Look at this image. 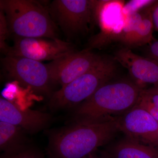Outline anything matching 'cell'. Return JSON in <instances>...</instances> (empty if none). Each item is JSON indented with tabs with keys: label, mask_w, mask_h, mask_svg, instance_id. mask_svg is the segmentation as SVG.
Segmentation results:
<instances>
[{
	"label": "cell",
	"mask_w": 158,
	"mask_h": 158,
	"mask_svg": "<svg viewBox=\"0 0 158 158\" xmlns=\"http://www.w3.org/2000/svg\"><path fill=\"white\" fill-rule=\"evenodd\" d=\"M10 34L23 38L59 39L46 7L32 0H1Z\"/></svg>",
	"instance_id": "obj_3"
},
{
	"label": "cell",
	"mask_w": 158,
	"mask_h": 158,
	"mask_svg": "<svg viewBox=\"0 0 158 158\" xmlns=\"http://www.w3.org/2000/svg\"><path fill=\"white\" fill-rule=\"evenodd\" d=\"M104 59L88 49L75 51L48 64L52 81L63 87L96 67Z\"/></svg>",
	"instance_id": "obj_9"
},
{
	"label": "cell",
	"mask_w": 158,
	"mask_h": 158,
	"mask_svg": "<svg viewBox=\"0 0 158 158\" xmlns=\"http://www.w3.org/2000/svg\"><path fill=\"white\" fill-rule=\"evenodd\" d=\"M52 119L49 113L22 109L11 101L0 98V121L19 127L26 132L35 134L47 128Z\"/></svg>",
	"instance_id": "obj_11"
},
{
	"label": "cell",
	"mask_w": 158,
	"mask_h": 158,
	"mask_svg": "<svg viewBox=\"0 0 158 158\" xmlns=\"http://www.w3.org/2000/svg\"><path fill=\"white\" fill-rule=\"evenodd\" d=\"M119 130L118 118L90 123H73L49 137L51 158H86L108 143Z\"/></svg>",
	"instance_id": "obj_1"
},
{
	"label": "cell",
	"mask_w": 158,
	"mask_h": 158,
	"mask_svg": "<svg viewBox=\"0 0 158 158\" xmlns=\"http://www.w3.org/2000/svg\"><path fill=\"white\" fill-rule=\"evenodd\" d=\"M150 89L152 90V91H154V92L158 94V86H154V87L150 88Z\"/></svg>",
	"instance_id": "obj_23"
},
{
	"label": "cell",
	"mask_w": 158,
	"mask_h": 158,
	"mask_svg": "<svg viewBox=\"0 0 158 158\" xmlns=\"http://www.w3.org/2000/svg\"><path fill=\"white\" fill-rule=\"evenodd\" d=\"M3 72L7 77L34 92L49 95L50 71L48 64L22 57L6 56L1 59Z\"/></svg>",
	"instance_id": "obj_7"
},
{
	"label": "cell",
	"mask_w": 158,
	"mask_h": 158,
	"mask_svg": "<svg viewBox=\"0 0 158 158\" xmlns=\"http://www.w3.org/2000/svg\"><path fill=\"white\" fill-rule=\"evenodd\" d=\"M95 0H55L46 7L56 25L68 38L88 32L94 21Z\"/></svg>",
	"instance_id": "obj_6"
},
{
	"label": "cell",
	"mask_w": 158,
	"mask_h": 158,
	"mask_svg": "<svg viewBox=\"0 0 158 158\" xmlns=\"http://www.w3.org/2000/svg\"><path fill=\"white\" fill-rule=\"evenodd\" d=\"M86 158H105L103 157H99L98 156H97L94 155V154L93 153L92 154L90 155V156H88Z\"/></svg>",
	"instance_id": "obj_22"
},
{
	"label": "cell",
	"mask_w": 158,
	"mask_h": 158,
	"mask_svg": "<svg viewBox=\"0 0 158 158\" xmlns=\"http://www.w3.org/2000/svg\"><path fill=\"white\" fill-rule=\"evenodd\" d=\"M145 110L158 121V94L150 89L142 90L135 106Z\"/></svg>",
	"instance_id": "obj_17"
},
{
	"label": "cell",
	"mask_w": 158,
	"mask_h": 158,
	"mask_svg": "<svg viewBox=\"0 0 158 158\" xmlns=\"http://www.w3.org/2000/svg\"><path fill=\"white\" fill-rule=\"evenodd\" d=\"M24 132L19 127L0 121V150L2 154L13 153L28 147Z\"/></svg>",
	"instance_id": "obj_13"
},
{
	"label": "cell",
	"mask_w": 158,
	"mask_h": 158,
	"mask_svg": "<svg viewBox=\"0 0 158 158\" xmlns=\"http://www.w3.org/2000/svg\"><path fill=\"white\" fill-rule=\"evenodd\" d=\"M1 158H44V156L39 150L29 146L18 152L9 154H2Z\"/></svg>",
	"instance_id": "obj_19"
},
{
	"label": "cell",
	"mask_w": 158,
	"mask_h": 158,
	"mask_svg": "<svg viewBox=\"0 0 158 158\" xmlns=\"http://www.w3.org/2000/svg\"><path fill=\"white\" fill-rule=\"evenodd\" d=\"M143 12V8L128 12L127 21L118 41L129 46L131 40L142 19Z\"/></svg>",
	"instance_id": "obj_16"
},
{
	"label": "cell",
	"mask_w": 158,
	"mask_h": 158,
	"mask_svg": "<svg viewBox=\"0 0 158 158\" xmlns=\"http://www.w3.org/2000/svg\"><path fill=\"white\" fill-rule=\"evenodd\" d=\"M115 60L127 69L134 82L141 88L158 86V63L154 60L138 56L129 48L117 51Z\"/></svg>",
	"instance_id": "obj_12"
},
{
	"label": "cell",
	"mask_w": 158,
	"mask_h": 158,
	"mask_svg": "<svg viewBox=\"0 0 158 158\" xmlns=\"http://www.w3.org/2000/svg\"><path fill=\"white\" fill-rule=\"evenodd\" d=\"M143 88L130 81L106 83L78 106L73 123L101 122L124 114L136 106Z\"/></svg>",
	"instance_id": "obj_2"
},
{
	"label": "cell",
	"mask_w": 158,
	"mask_h": 158,
	"mask_svg": "<svg viewBox=\"0 0 158 158\" xmlns=\"http://www.w3.org/2000/svg\"><path fill=\"white\" fill-rule=\"evenodd\" d=\"M152 3L143 8V16L131 40L130 47L144 45L150 43L153 40L154 27L151 11Z\"/></svg>",
	"instance_id": "obj_15"
},
{
	"label": "cell",
	"mask_w": 158,
	"mask_h": 158,
	"mask_svg": "<svg viewBox=\"0 0 158 158\" xmlns=\"http://www.w3.org/2000/svg\"><path fill=\"white\" fill-rule=\"evenodd\" d=\"M113 158H158V149L127 138L118 142L112 150Z\"/></svg>",
	"instance_id": "obj_14"
},
{
	"label": "cell",
	"mask_w": 158,
	"mask_h": 158,
	"mask_svg": "<svg viewBox=\"0 0 158 158\" xmlns=\"http://www.w3.org/2000/svg\"><path fill=\"white\" fill-rule=\"evenodd\" d=\"M76 51L70 43L59 39L14 37V44L9 48L6 56L22 57L38 61L62 58Z\"/></svg>",
	"instance_id": "obj_8"
},
{
	"label": "cell",
	"mask_w": 158,
	"mask_h": 158,
	"mask_svg": "<svg viewBox=\"0 0 158 158\" xmlns=\"http://www.w3.org/2000/svg\"><path fill=\"white\" fill-rule=\"evenodd\" d=\"M151 11L154 27L158 31V1H154L151 4Z\"/></svg>",
	"instance_id": "obj_20"
},
{
	"label": "cell",
	"mask_w": 158,
	"mask_h": 158,
	"mask_svg": "<svg viewBox=\"0 0 158 158\" xmlns=\"http://www.w3.org/2000/svg\"><path fill=\"white\" fill-rule=\"evenodd\" d=\"M116 69L114 61L104 58L96 67L54 92L50 100V106L59 109L78 106L109 82Z\"/></svg>",
	"instance_id": "obj_4"
},
{
	"label": "cell",
	"mask_w": 158,
	"mask_h": 158,
	"mask_svg": "<svg viewBox=\"0 0 158 158\" xmlns=\"http://www.w3.org/2000/svg\"><path fill=\"white\" fill-rule=\"evenodd\" d=\"M128 15L124 1L95 0L94 18L100 32L90 38L87 49L100 48L113 40L118 41Z\"/></svg>",
	"instance_id": "obj_5"
},
{
	"label": "cell",
	"mask_w": 158,
	"mask_h": 158,
	"mask_svg": "<svg viewBox=\"0 0 158 158\" xmlns=\"http://www.w3.org/2000/svg\"><path fill=\"white\" fill-rule=\"evenodd\" d=\"M148 56L158 63V41H155L150 44L148 49Z\"/></svg>",
	"instance_id": "obj_21"
},
{
	"label": "cell",
	"mask_w": 158,
	"mask_h": 158,
	"mask_svg": "<svg viewBox=\"0 0 158 158\" xmlns=\"http://www.w3.org/2000/svg\"><path fill=\"white\" fill-rule=\"evenodd\" d=\"M0 48L1 51L6 55L9 48L6 41L11 34L5 13L2 9H0Z\"/></svg>",
	"instance_id": "obj_18"
},
{
	"label": "cell",
	"mask_w": 158,
	"mask_h": 158,
	"mask_svg": "<svg viewBox=\"0 0 158 158\" xmlns=\"http://www.w3.org/2000/svg\"><path fill=\"white\" fill-rule=\"evenodd\" d=\"M119 130L127 138L149 145H158V121L141 108L135 106L118 117Z\"/></svg>",
	"instance_id": "obj_10"
}]
</instances>
